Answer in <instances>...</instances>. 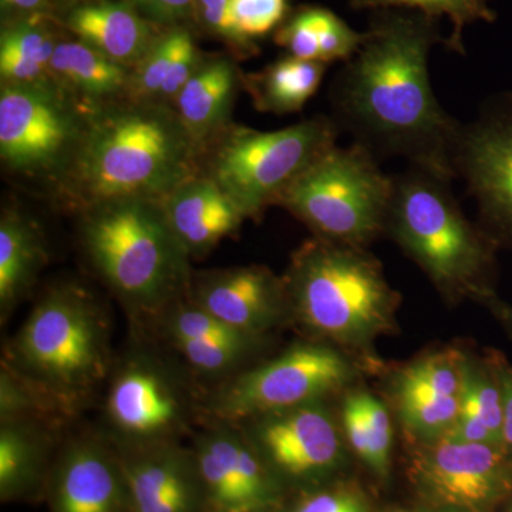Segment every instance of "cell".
<instances>
[{
    "label": "cell",
    "instance_id": "obj_2",
    "mask_svg": "<svg viewBox=\"0 0 512 512\" xmlns=\"http://www.w3.org/2000/svg\"><path fill=\"white\" fill-rule=\"evenodd\" d=\"M204 160L171 104L120 99L93 110L52 188L57 200L77 212L128 198L164 200L204 174Z\"/></svg>",
    "mask_w": 512,
    "mask_h": 512
},
{
    "label": "cell",
    "instance_id": "obj_8",
    "mask_svg": "<svg viewBox=\"0 0 512 512\" xmlns=\"http://www.w3.org/2000/svg\"><path fill=\"white\" fill-rule=\"evenodd\" d=\"M338 134L339 124L325 116L275 131L232 124L205 154L204 173L245 217L256 218L278 205L289 185L336 146Z\"/></svg>",
    "mask_w": 512,
    "mask_h": 512
},
{
    "label": "cell",
    "instance_id": "obj_30",
    "mask_svg": "<svg viewBox=\"0 0 512 512\" xmlns=\"http://www.w3.org/2000/svg\"><path fill=\"white\" fill-rule=\"evenodd\" d=\"M460 416L476 420L503 446L504 406L500 383L493 367L466 357Z\"/></svg>",
    "mask_w": 512,
    "mask_h": 512
},
{
    "label": "cell",
    "instance_id": "obj_43",
    "mask_svg": "<svg viewBox=\"0 0 512 512\" xmlns=\"http://www.w3.org/2000/svg\"><path fill=\"white\" fill-rule=\"evenodd\" d=\"M390 512H407V511H403V510H394V511H390Z\"/></svg>",
    "mask_w": 512,
    "mask_h": 512
},
{
    "label": "cell",
    "instance_id": "obj_17",
    "mask_svg": "<svg viewBox=\"0 0 512 512\" xmlns=\"http://www.w3.org/2000/svg\"><path fill=\"white\" fill-rule=\"evenodd\" d=\"M188 298L231 328L256 339L289 312L284 278L259 265L192 274Z\"/></svg>",
    "mask_w": 512,
    "mask_h": 512
},
{
    "label": "cell",
    "instance_id": "obj_18",
    "mask_svg": "<svg viewBox=\"0 0 512 512\" xmlns=\"http://www.w3.org/2000/svg\"><path fill=\"white\" fill-rule=\"evenodd\" d=\"M454 171L466 180L488 222L512 238V113L461 126Z\"/></svg>",
    "mask_w": 512,
    "mask_h": 512
},
{
    "label": "cell",
    "instance_id": "obj_22",
    "mask_svg": "<svg viewBox=\"0 0 512 512\" xmlns=\"http://www.w3.org/2000/svg\"><path fill=\"white\" fill-rule=\"evenodd\" d=\"M163 207L168 224L190 258L208 254L247 220L205 173L175 188L164 198Z\"/></svg>",
    "mask_w": 512,
    "mask_h": 512
},
{
    "label": "cell",
    "instance_id": "obj_4",
    "mask_svg": "<svg viewBox=\"0 0 512 512\" xmlns=\"http://www.w3.org/2000/svg\"><path fill=\"white\" fill-rule=\"evenodd\" d=\"M79 214L90 264L127 309L157 319L188 296L191 258L168 224L163 200L110 201Z\"/></svg>",
    "mask_w": 512,
    "mask_h": 512
},
{
    "label": "cell",
    "instance_id": "obj_3",
    "mask_svg": "<svg viewBox=\"0 0 512 512\" xmlns=\"http://www.w3.org/2000/svg\"><path fill=\"white\" fill-rule=\"evenodd\" d=\"M2 366L67 420L76 417L111 372L109 325L93 293L77 284L47 289L6 345Z\"/></svg>",
    "mask_w": 512,
    "mask_h": 512
},
{
    "label": "cell",
    "instance_id": "obj_27",
    "mask_svg": "<svg viewBox=\"0 0 512 512\" xmlns=\"http://www.w3.org/2000/svg\"><path fill=\"white\" fill-rule=\"evenodd\" d=\"M340 420L356 456L377 476H389L393 429L386 406L372 393L357 390L346 394Z\"/></svg>",
    "mask_w": 512,
    "mask_h": 512
},
{
    "label": "cell",
    "instance_id": "obj_1",
    "mask_svg": "<svg viewBox=\"0 0 512 512\" xmlns=\"http://www.w3.org/2000/svg\"><path fill=\"white\" fill-rule=\"evenodd\" d=\"M365 33L333 87L339 123L373 154L451 181L461 124L441 107L429 72L431 50L446 37L436 20L400 9L376 10Z\"/></svg>",
    "mask_w": 512,
    "mask_h": 512
},
{
    "label": "cell",
    "instance_id": "obj_12",
    "mask_svg": "<svg viewBox=\"0 0 512 512\" xmlns=\"http://www.w3.org/2000/svg\"><path fill=\"white\" fill-rule=\"evenodd\" d=\"M412 473L421 493L448 510L490 512L512 490V458L497 444L421 443Z\"/></svg>",
    "mask_w": 512,
    "mask_h": 512
},
{
    "label": "cell",
    "instance_id": "obj_7",
    "mask_svg": "<svg viewBox=\"0 0 512 512\" xmlns=\"http://www.w3.org/2000/svg\"><path fill=\"white\" fill-rule=\"evenodd\" d=\"M393 184L365 146L336 144L289 185L278 205L315 237L365 248L386 231Z\"/></svg>",
    "mask_w": 512,
    "mask_h": 512
},
{
    "label": "cell",
    "instance_id": "obj_33",
    "mask_svg": "<svg viewBox=\"0 0 512 512\" xmlns=\"http://www.w3.org/2000/svg\"><path fill=\"white\" fill-rule=\"evenodd\" d=\"M313 25L318 35L320 62H349L365 42L366 33L357 32L335 12L311 5Z\"/></svg>",
    "mask_w": 512,
    "mask_h": 512
},
{
    "label": "cell",
    "instance_id": "obj_44",
    "mask_svg": "<svg viewBox=\"0 0 512 512\" xmlns=\"http://www.w3.org/2000/svg\"><path fill=\"white\" fill-rule=\"evenodd\" d=\"M511 512H512V508H511Z\"/></svg>",
    "mask_w": 512,
    "mask_h": 512
},
{
    "label": "cell",
    "instance_id": "obj_10",
    "mask_svg": "<svg viewBox=\"0 0 512 512\" xmlns=\"http://www.w3.org/2000/svg\"><path fill=\"white\" fill-rule=\"evenodd\" d=\"M345 353L325 343H301L244 370L202 402L211 423L239 424L305 404L323 402L355 379Z\"/></svg>",
    "mask_w": 512,
    "mask_h": 512
},
{
    "label": "cell",
    "instance_id": "obj_41",
    "mask_svg": "<svg viewBox=\"0 0 512 512\" xmlns=\"http://www.w3.org/2000/svg\"><path fill=\"white\" fill-rule=\"evenodd\" d=\"M484 302L493 309L497 318L501 319V322L507 326V329L510 330L512 335V306L505 305V303L498 301L494 293L488 296L487 299H484Z\"/></svg>",
    "mask_w": 512,
    "mask_h": 512
},
{
    "label": "cell",
    "instance_id": "obj_16",
    "mask_svg": "<svg viewBox=\"0 0 512 512\" xmlns=\"http://www.w3.org/2000/svg\"><path fill=\"white\" fill-rule=\"evenodd\" d=\"M467 355L443 349L417 357L393 382V399L404 430L419 440H439L460 416Z\"/></svg>",
    "mask_w": 512,
    "mask_h": 512
},
{
    "label": "cell",
    "instance_id": "obj_34",
    "mask_svg": "<svg viewBox=\"0 0 512 512\" xmlns=\"http://www.w3.org/2000/svg\"><path fill=\"white\" fill-rule=\"evenodd\" d=\"M288 0H231V13L238 32L248 42L268 36L288 19Z\"/></svg>",
    "mask_w": 512,
    "mask_h": 512
},
{
    "label": "cell",
    "instance_id": "obj_28",
    "mask_svg": "<svg viewBox=\"0 0 512 512\" xmlns=\"http://www.w3.org/2000/svg\"><path fill=\"white\" fill-rule=\"evenodd\" d=\"M43 18L19 19L0 35L2 84H29L50 79L49 67L59 40Z\"/></svg>",
    "mask_w": 512,
    "mask_h": 512
},
{
    "label": "cell",
    "instance_id": "obj_36",
    "mask_svg": "<svg viewBox=\"0 0 512 512\" xmlns=\"http://www.w3.org/2000/svg\"><path fill=\"white\" fill-rule=\"evenodd\" d=\"M274 40L276 45L288 52L289 56L320 62L318 35L313 25L311 6H301L295 10L276 29Z\"/></svg>",
    "mask_w": 512,
    "mask_h": 512
},
{
    "label": "cell",
    "instance_id": "obj_14",
    "mask_svg": "<svg viewBox=\"0 0 512 512\" xmlns=\"http://www.w3.org/2000/svg\"><path fill=\"white\" fill-rule=\"evenodd\" d=\"M204 512H268L278 504L276 480L241 427L211 423L195 440Z\"/></svg>",
    "mask_w": 512,
    "mask_h": 512
},
{
    "label": "cell",
    "instance_id": "obj_23",
    "mask_svg": "<svg viewBox=\"0 0 512 512\" xmlns=\"http://www.w3.org/2000/svg\"><path fill=\"white\" fill-rule=\"evenodd\" d=\"M64 26L113 62L133 70L161 32L126 0H84L64 18Z\"/></svg>",
    "mask_w": 512,
    "mask_h": 512
},
{
    "label": "cell",
    "instance_id": "obj_19",
    "mask_svg": "<svg viewBox=\"0 0 512 512\" xmlns=\"http://www.w3.org/2000/svg\"><path fill=\"white\" fill-rule=\"evenodd\" d=\"M117 451L133 512L205 511L192 448L180 446L177 441Z\"/></svg>",
    "mask_w": 512,
    "mask_h": 512
},
{
    "label": "cell",
    "instance_id": "obj_38",
    "mask_svg": "<svg viewBox=\"0 0 512 512\" xmlns=\"http://www.w3.org/2000/svg\"><path fill=\"white\" fill-rule=\"evenodd\" d=\"M286 512H367V505L353 491L322 490L303 495Z\"/></svg>",
    "mask_w": 512,
    "mask_h": 512
},
{
    "label": "cell",
    "instance_id": "obj_35",
    "mask_svg": "<svg viewBox=\"0 0 512 512\" xmlns=\"http://www.w3.org/2000/svg\"><path fill=\"white\" fill-rule=\"evenodd\" d=\"M197 23L231 50L232 56L249 57L258 53V46L248 42L235 26L231 0H195Z\"/></svg>",
    "mask_w": 512,
    "mask_h": 512
},
{
    "label": "cell",
    "instance_id": "obj_26",
    "mask_svg": "<svg viewBox=\"0 0 512 512\" xmlns=\"http://www.w3.org/2000/svg\"><path fill=\"white\" fill-rule=\"evenodd\" d=\"M326 66L288 55L268 64L261 72L244 74V90L261 113H296L318 92Z\"/></svg>",
    "mask_w": 512,
    "mask_h": 512
},
{
    "label": "cell",
    "instance_id": "obj_29",
    "mask_svg": "<svg viewBox=\"0 0 512 512\" xmlns=\"http://www.w3.org/2000/svg\"><path fill=\"white\" fill-rule=\"evenodd\" d=\"M494 0H349L353 10H412L439 22L447 19L451 25V35L446 39V47L458 55H466L464 32L476 23H494L497 13Z\"/></svg>",
    "mask_w": 512,
    "mask_h": 512
},
{
    "label": "cell",
    "instance_id": "obj_42",
    "mask_svg": "<svg viewBox=\"0 0 512 512\" xmlns=\"http://www.w3.org/2000/svg\"><path fill=\"white\" fill-rule=\"evenodd\" d=\"M439 512H461V511H457V510H448V508H443V510L439 511Z\"/></svg>",
    "mask_w": 512,
    "mask_h": 512
},
{
    "label": "cell",
    "instance_id": "obj_24",
    "mask_svg": "<svg viewBox=\"0 0 512 512\" xmlns=\"http://www.w3.org/2000/svg\"><path fill=\"white\" fill-rule=\"evenodd\" d=\"M49 74L67 93L97 107L126 97L131 70L73 39L59 40Z\"/></svg>",
    "mask_w": 512,
    "mask_h": 512
},
{
    "label": "cell",
    "instance_id": "obj_6",
    "mask_svg": "<svg viewBox=\"0 0 512 512\" xmlns=\"http://www.w3.org/2000/svg\"><path fill=\"white\" fill-rule=\"evenodd\" d=\"M386 231L451 301L493 295V251L451 194L450 180L413 167L393 178Z\"/></svg>",
    "mask_w": 512,
    "mask_h": 512
},
{
    "label": "cell",
    "instance_id": "obj_32",
    "mask_svg": "<svg viewBox=\"0 0 512 512\" xmlns=\"http://www.w3.org/2000/svg\"><path fill=\"white\" fill-rule=\"evenodd\" d=\"M171 346L194 372L221 376L232 372L254 352L258 342H227L217 339H175Z\"/></svg>",
    "mask_w": 512,
    "mask_h": 512
},
{
    "label": "cell",
    "instance_id": "obj_21",
    "mask_svg": "<svg viewBox=\"0 0 512 512\" xmlns=\"http://www.w3.org/2000/svg\"><path fill=\"white\" fill-rule=\"evenodd\" d=\"M56 424L35 419L0 420V501L45 500L57 453Z\"/></svg>",
    "mask_w": 512,
    "mask_h": 512
},
{
    "label": "cell",
    "instance_id": "obj_5",
    "mask_svg": "<svg viewBox=\"0 0 512 512\" xmlns=\"http://www.w3.org/2000/svg\"><path fill=\"white\" fill-rule=\"evenodd\" d=\"M284 284L289 312L339 348L367 350L394 330L399 295L365 248L309 239L292 255Z\"/></svg>",
    "mask_w": 512,
    "mask_h": 512
},
{
    "label": "cell",
    "instance_id": "obj_40",
    "mask_svg": "<svg viewBox=\"0 0 512 512\" xmlns=\"http://www.w3.org/2000/svg\"><path fill=\"white\" fill-rule=\"evenodd\" d=\"M2 6L19 13L23 19L45 18L50 0H2Z\"/></svg>",
    "mask_w": 512,
    "mask_h": 512
},
{
    "label": "cell",
    "instance_id": "obj_20",
    "mask_svg": "<svg viewBox=\"0 0 512 512\" xmlns=\"http://www.w3.org/2000/svg\"><path fill=\"white\" fill-rule=\"evenodd\" d=\"M242 89L244 74L232 57L204 56L171 103L188 136L204 156L234 124L232 111Z\"/></svg>",
    "mask_w": 512,
    "mask_h": 512
},
{
    "label": "cell",
    "instance_id": "obj_9",
    "mask_svg": "<svg viewBox=\"0 0 512 512\" xmlns=\"http://www.w3.org/2000/svg\"><path fill=\"white\" fill-rule=\"evenodd\" d=\"M99 107V106H97ZM96 109L52 79L0 86V160L9 173L55 183Z\"/></svg>",
    "mask_w": 512,
    "mask_h": 512
},
{
    "label": "cell",
    "instance_id": "obj_39",
    "mask_svg": "<svg viewBox=\"0 0 512 512\" xmlns=\"http://www.w3.org/2000/svg\"><path fill=\"white\" fill-rule=\"evenodd\" d=\"M498 383H500L501 393H503L504 423H503V447L512 458V367L495 359L491 363Z\"/></svg>",
    "mask_w": 512,
    "mask_h": 512
},
{
    "label": "cell",
    "instance_id": "obj_25",
    "mask_svg": "<svg viewBox=\"0 0 512 512\" xmlns=\"http://www.w3.org/2000/svg\"><path fill=\"white\" fill-rule=\"evenodd\" d=\"M45 239L35 222L18 210L0 218V316L2 322L35 285L46 264Z\"/></svg>",
    "mask_w": 512,
    "mask_h": 512
},
{
    "label": "cell",
    "instance_id": "obj_11",
    "mask_svg": "<svg viewBox=\"0 0 512 512\" xmlns=\"http://www.w3.org/2000/svg\"><path fill=\"white\" fill-rule=\"evenodd\" d=\"M110 376L103 410L117 450L177 443L202 414L183 376L146 350L128 355Z\"/></svg>",
    "mask_w": 512,
    "mask_h": 512
},
{
    "label": "cell",
    "instance_id": "obj_13",
    "mask_svg": "<svg viewBox=\"0 0 512 512\" xmlns=\"http://www.w3.org/2000/svg\"><path fill=\"white\" fill-rule=\"evenodd\" d=\"M239 427L279 483H313L342 463V427L323 402L264 414Z\"/></svg>",
    "mask_w": 512,
    "mask_h": 512
},
{
    "label": "cell",
    "instance_id": "obj_31",
    "mask_svg": "<svg viewBox=\"0 0 512 512\" xmlns=\"http://www.w3.org/2000/svg\"><path fill=\"white\" fill-rule=\"evenodd\" d=\"M191 35V30L187 26H175V28L163 30L147 55L131 70L124 99L157 101L175 57L180 53L185 40Z\"/></svg>",
    "mask_w": 512,
    "mask_h": 512
},
{
    "label": "cell",
    "instance_id": "obj_15",
    "mask_svg": "<svg viewBox=\"0 0 512 512\" xmlns=\"http://www.w3.org/2000/svg\"><path fill=\"white\" fill-rule=\"evenodd\" d=\"M50 512H133L119 451L107 437L67 441L53 464Z\"/></svg>",
    "mask_w": 512,
    "mask_h": 512
},
{
    "label": "cell",
    "instance_id": "obj_37",
    "mask_svg": "<svg viewBox=\"0 0 512 512\" xmlns=\"http://www.w3.org/2000/svg\"><path fill=\"white\" fill-rule=\"evenodd\" d=\"M147 20L163 28L197 23L195 0H126Z\"/></svg>",
    "mask_w": 512,
    "mask_h": 512
}]
</instances>
